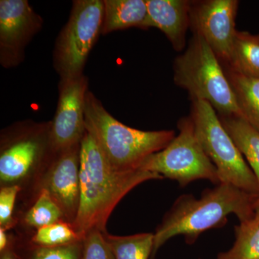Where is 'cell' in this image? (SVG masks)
Returning a JSON list of instances; mask_svg holds the SVG:
<instances>
[{
	"label": "cell",
	"instance_id": "11",
	"mask_svg": "<svg viewBox=\"0 0 259 259\" xmlns=\"http://www.w3.org/2000/svg\"><path fill=\"white\" fill-rule=\"evenodd\" d=\"M44 20L28 0L0 1V63L15 67L24 60L27 45L40 31Z\"/></svg>",
	"mask_w": 259,
	"mask_h": 259
},
{
	"label": "cell",
	"instance_id": "23",
	"mask_svg": "<svg viewBox=\"0 0 259 259\" xmlns=\"http://www.w3.org/2000/svg\"><path fill=\"white\" fill-rule=\"evenodd\" d=\"M104 233L93 230L84 235L81 259H115Z\"/></svg>",
	"mask_w": 259,
	"mask_h": 259
},
{
	"label": "cell",
	"instance_id": "24",
	"mask_svg": "<svg viewBox=\"0 0 259 259\" xmlns=\"http://www.w3.org/2000/svg\"><path fill=\"white\" fill-rule=\"evenodd\" d=\"M20 190L18 185L4 186L0 190V227L5 229L14 225L13 209Z\"/></svg>",
	"mask_w": 259,
	"mask_h": 259
},
{
	"label": "cell",
	"instance_id": "6",
	"mask_svg": "<svg viewBox=\"0 0 259 259\" xmlns=\"http://www.w3.org/2000/svg\"><path fill=\"white\" fill-rule=\"evenodd\" d=\"M177 127L178 136L166 148L146 158L139 169L177 181L182 187L199 180L219 185L217 168L204 152L190 116L181 118Z\"/></svg>",
	"mask_w": 259,
	"mask_h": 259
},
{
	"label": "cell",
	"instance_id": "7",
	"mask_svg": "<svg viewBox=\"0 0 259 259\" xmlns=\"http://www.w3.org/2000/svg\"><path fill=\"white\" fill-rule=\"evenodd\" d=\"M104 0H74L67 23L56 39L54 66L60 79L83 74L90 51L101 33Z\"/></svg>",
	"mask_w": 259,
	"mask_h": 259
},
{
	"label": "cell",
	"instance_id": "16",
	"mask_svg": "<svg viewBox=\"0 0 259 259\" xmlns=\"http://www.w3.org/2000/svg\"><path fill=\"white\" fill-rule=\"evenodd\" d=\"M238 74L259 79V35L237 30L228 64Z\"/></svg>",
	"mask_w": 259,
	"mask_h": 259
},
{
	"label": "cell",
	"instance_id": "9",
	"mask_svg": "<svg viewBox=\"0 0 259 259\" xmlns=\"http://www.w3.org/2000/svg\"><path fill=\"white\" fill-rule=\"evenodd\" d=\"M59 102L51 122L50 143L54 154L81 144L85 133V97L88 79L84 74L60 79Z\"/></svg>",
	"mask_w": 259,
	"mask_h": 259
},
{
	"label": "cell",
	"instance_id": "4",
	"mask_svg": "<svg viewBox=\"0 0 259 259\" xmlns=\"http://www.w3.org/2000/svg\"><path fill=\"white\" fill-rule=\"evenodd\" d=\"M173 69L175 84L186 90L192 101L208 102L219 115L241 116L226 70L203 37L193 34Z\"/></svg>",
	"mask_w": 259,
	"mask_h": 259
},
{
	"label": "cell",
	"instance_id": "26",
	"mask_svg": "<svg viewBox=\"0 0 259 259\" xmlns=\"http://www.w3.org/2000/svg\"><path fill=\"white\" fill-rule=\"evenodd\" d=\"M0 259H20L11 243L4 251L1 252Z\"/></svg>",
	"mask_w": 259,
	"mask_h": 259
},
{
	"label": "cell",
	"instance_id": "1",
	"mask_svg": "<svg viewBox=\"0 0 259 259\" xmlns=\"http://www.w3.org/2000/svg\"><path fill=\"white\" fill-rule=\"evenodd\" d=\"M79 207L71 226L82 237L98 230L105 233L108 218L121 199L137 186L161 175L141 169L120 171L111 166L88 131L80 144Z\"/></svg>",
	"mask_w": 259,
	"mask_h": 259
},
{
	"label": "cell",
	"instance_id": "14",
	"mask_svg": "<svg viewBox=\"0 0 259 259\" xmlns=\"http://www.w3.org/2000/svg\"><path fill=\"white\" fill-rule=\"evenodd\" d=\"M131 28H151L146 0H104L101 34Z\"/></svg>",
	"mask_w": 259,
	"mask_h": 259
},
{
	"label": "cell",
	"instance_id": "13",
	"mask_svg": "<svg viewBox=\"0 0 259 259\" xmlns=\"http://www.w3.org/2000/svg\"><path fill=\"white\" fill-rule=\"evenodd\" d=\"M151 28L161 30L177 52L185 51L190 27L188 0H146Z\"/></svg>",
	"mask_w": 259,
	"mask_h": 259
},
{
	"label": "cell",
	"instance_id": "21",
	"mask_svg": "<svg viewBox=\"0 0 259 259\" xmlns=\"http://www.w3.org/2000/svg\"><path fill=\"white\" fill-rule=\"evenodd\" d=\"M83 238L70 223L61 221L37 229L31 238L32 244L56 247L82 241Z\"/></svg>",
	"mask_w": 259,
	"mask_h": 259
},
{
	"label": "cell",
	"instance_id": "19",
	"mask_svg": "<svg viewBox=\"0 0 259 259\" xmlns=\"http://www.w3.org/2000/svg\"><path fill=\"white\" fill-rule=\"evenodd\" d=\"M104 234L115 259L152 258L154 233H139L127 236H112L107 232Z\"/></svg>",
	"mask_w": 259,
	"mask_h": 259
},
{
	"label": "cell",
	"instance_id": "5",
	"mask_svg": "<svg viewBox=\"0 0 259 259\" xmlns=\"http://www.w3.org/2000/svg\"><path fill=\"white\" fill-rule=\"evenodd\" d=\"M190 117L204 152L215 166L221 183H228L259 196L258 181L214 108L202 100H192Z\"/></svg>",
	"mask_w": 259,
	"mask_h": 259
},
{
	"label": "cell",
	"instance_id": "17",
	"mask_svg": "<svg viewBox=\"0 0 259 259\" xmlns=\"http://www.w3.org/2000/svg\"><path fill=\"white\" fill-rule=\"evenodd\" d=\"M241 116L259 132V79L247 77L226 67Z\"/></svg>",
	"mask_w": 259,
	"mask_h": 259
},
{
	"label": "cell",
	"instance_id": "8",
	"mask_svg": "<svg viewBox=\"0 0 259 259\" xmlns=\"http://www.w3.org/2000/svg\"><path fill=\"white\" fill-rule=\"evenodd\" d=\"M51 122L27 120L12 126L2 136L0 180L5 186L15 185L54 153L50 143Z\"/></svg>",
	"mask_w": 259,
	"mask_h": 259
},
{
	"label": "cell",
	"instance_id": "10",
	"mask_svg": "<svg viewBox=\"0 0 259 259\" xmlns=\"http://www.w3.org/2000/svg\"><path fill=\"white\" fill-rule=\"evenodd\" d=\"M238 0L191 1L190 28L210 47L221 63L229 61L237 30Z\"/></svg>",
	"mask_w": 259,
	"mask_h": 259
},
{
	"label": "cell",
	"instance_id": "20",
	"mask_svg": "<svg viewBox=\"0 0 259 259\" xmlns=\"http://www.w3.org/2000/svg\"><path fill=\"white\" fill-rule=\"evenodd\" d=\"M64 220V213L59 204L44 188H41L35 203L28 209L24 218L28 226L37 229Z\"/></svg>",
	"mask_w": 259,
	"mask_h": 259
},
{
	"label": "cell",
	"instance_id": "22",
	"mask_svg": "<svg viewBox=\"0 0 259 259\" xmlns=\"http://www.w3.org/2000/svg\"><path fill=\"white\" fill-rule=\"evenodd\" d=\"M20 259H81L83 240L71 244L56 247L39 246L32 244Z\"/></svg>",
	"mask_w": 259,
	"mask_h": 259
},
{
	"label": "cell",
	"instance_id": "3",
	"mask_svg": "<svg viewBox=\"0 0 259 259\" xmlns=\"http://www.w3.org/2000/svg\"><path fill=\"white\" fill-rule=\"evenodd\" d=\"M84 119L86 131L111 166L120 171L139 169L146 158L166 148L176 136L172 130L144 131L125 125L90 90L85 97Z\"/></svg>",
	"mask_w": 259,
	"mask_h": 259
},
{
	"label": "cell",
	"instance_id": "18",
	"mask_svg": "<svg viewBox=\"0 0 259 259\" xmlns=\"http://www.w3.org/2000/svg\"><path fill=\"white\" fill-rule=\"evenodd\" d=\"M236 241L216 259H259V199L253 217L235 227Z\"/></svg>",
	"mask_w": 259,
	"mask_h": 259
},
{
	"label": "cell",
	"instance_id": "12",
	"mask_svg": "<svg viewBox=\"0 0 259 259\" xmlns=\"http://www.w3.org/2000/svg\"><path fill=\"white\" fill-rule=\"evenodd\" d=\"M79 172L80 144L56 153L42 181V188L49 192L71 225L79 207Z\"/></svg>",
	"mask_w": 259,
	"mask_h": 259
},
{
	"label": "cell",
	"instance_id": "2",
	"mask_svg": "<svg viewBox=\"0 0 259 259\" xmlns=\"http://www.w3.org/2000/svg\"><path fill=\"white\" fill-rule=\"evenodd\" d=\"M259 196L228 183H220L204 190L200 198L183 194L175 201L154 233L153 257L173 237L184 236L193 243L204 231L224 226L229 214H235L240 223L253 217Z\"/></svg>",
	"mask_w": 259,
	"mask_h": 259
},
{
	"label": "cell",
	"instance_id": "15",
	"mask_svg": "<svg viewBox=\"0 0 259 259\" xmlns=\"http://www.w3.org/2000/svg\"><path fill=\"white\" fill-rule=\"evenodd\" d=\"M221 123L254 173L259 186V132L241 116L219 115Z\"/></svg>",
	"mask_w": 259,
	"mask_h": 259
},
{
	"label": "cell",
	"instance_id": "25",
	"mask_svg": "<svg viewBox=\"0 0 259 259\" xmlns=\"http://www.w3.org/2000/svg\"><path fill=\"white\" fill-rule=\"evenodd\" d=\"M10 245L9 239L7 236L6 229L0 227V253L4 251Z\"/></svg>",
	"mask_w": 259,
	"mask_h": 259
}]
</instances>
